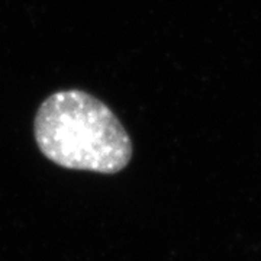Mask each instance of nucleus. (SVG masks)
Masks as SVG:
<instances>
[{"mask_svg":"<svg viewBox=\"0 0 261 261\" xmlns=\"http://www.w3.org/2000/svg\"><path fill=\"white\" fill-rule=\"evenodd\" d=\"M35 140L58 166L115 174L128 166L132 142L113 112L82 90L57 92L38 109Z\"/></svg>","mask_w":261,"mask_h":261,"instance_id":"f257e3e1","label":"nucleus"}]
</instances>
